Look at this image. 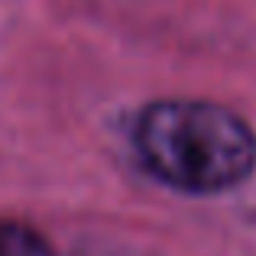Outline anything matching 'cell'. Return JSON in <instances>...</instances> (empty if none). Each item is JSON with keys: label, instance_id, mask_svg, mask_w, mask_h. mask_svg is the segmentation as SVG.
I'll list each match as a JSON object with an SVG mask.
<instances>
[{"label": "cell", "instance_id": "cell-2", "mask_svg": "<svg viewBox=\"0 0 256 256\" xmlns=\"http://www.w3.org/2000/svg\"><path fill=\"white\" fill-rule=\"evenodd\" d=\"M0 256H56V250L36 227L0 218Z\"/></svg>", "mask_w": 256, "mask_h": 256}, {"label": "cell", "instance_id": "cell-1", "mask_svg": "<svg viewBox=\"0 0 256 256\" xmlns=\"http://www.w3.org/2000/svg\"><path fill=\"white\" fill-rule=\"evenodd\" d=\"M140 162L185 194H220L256 172V133L214 100H152L133 124Z\"/></svg>", "mask_w": 256, "mask_h": 256}]
</instances>
